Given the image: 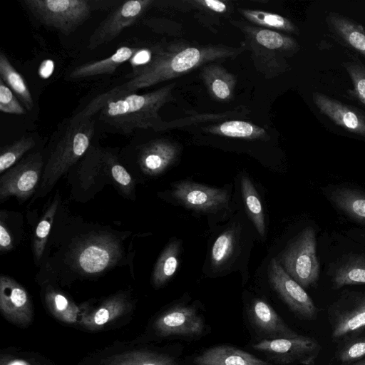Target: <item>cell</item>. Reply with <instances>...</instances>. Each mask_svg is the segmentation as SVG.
Here are the masks:
<instances>
[{
	"instance_id": "836d02e7",
	"label": "cell",
	"mask_w": 365,
	"mask_h": 365,
	"mask_svg": "<svg viewBox=\"0 0 365 365\" xmlns=\"http://www.w3.org/2000/svg\"><path fill=\"white\" fill-rule=\"evenodd\" d=\"M236 245V235L232 230L221 233L215 241L211 251V265L215 269L223 267L232 257Z\"/></svg>"
},
{
	"instance_id": "7a4b0ae2",
	"label": "cell",
	"mask_w": 365,
	"mask_h": 365,
	"mask_svg": "<svg viewBox=\"0 0 365 365\" xmlns=\"http://www.w3.org/2000/svg\"><path fill=\"white\" fill-rule=\"evenodd\" d=\"M243 48L223 45L190 46L173 43L162 46L153 63L139 75L112 90L133 93L175 78L218 59L236 56Z\"/></svg>"
},
{
	"instance_id": "30bf717a",
	"label": "cell",
	"mask_w": 365,
	"mask_h": 365,
	"mask_svg": "<svg viewBox=\"0 0 365 365\" xmlns=\"http://www.w3.org/2000/svg\"><path fill=\"white\" fill-rule=\"evenodd\" d=\"M256 350L272 355L284 364L310 365L319 355L322 346L314 338L298 335L292 338L264 339L253 346Z\"/></svg>"
},
{
	"instance_id": "4fadbf2b",
	"label": "cell",
	"mask_w": 365,
	"mask_h": 365,
	"mask_svg": "<svg viewBox=\"0 0 365 365\" xmlns=\"http://www.w3.org/2000/svg\"><path fill=\"white\" fill-rule=\"evenodd\" d=\"M0 309L10 322L21 326L31 320L32 308L26 290L12 278L0 277Z\"/></svg>"
},
{
	"instance_id": "484cf974",
	"label": "cell",
	"mask_w": 365,
	"mask_h": 365,
	"mask_svg": "<svg viewBox=\"0 0 365 365\" xmlns=\"http://www.w3.org/2000/svg\"><path fill=\"white\" fill-rule=\"evenodd\" d=\"M212 133L230 138L263 139L268 138L266 130L261 127L243 120H228L207 128Z\"/></svg>"
},
{
	"instance_id": "ee69618b",
	"label": "cell",
	"mask_w": 365,
	"mask_h": 365,
	"mask_svg": "<svg viewBox=\"0 0 365 365\" xmlns=\"http://www.w3.org/2000/svg\"><path fill=\"white\" fill-rule=\"evenodd\" d=\"M351 365H365V358L362 359L360 361L354 362V363L351 364Z\"/></svg>"
},
{
	"instance_id": "5bb4252c",
	"label": "cell",
	"mask_w": 365,
	"mask_h": 365,
	"mask_svg": "<svg viewBox=\"0 0 365 365\" xmlns=\"http://www.w3.org/2000/svg\"><path fill=\"white\" fill-rule=\"evenodd\" d=\"M312 99L318 110L336 125L365 137V114L361 110L319 92H314Z\"/></svg>"
},
{
	"instance_id": "8d00e7d4",
	"label": "cell",
	"mask_w": 365,
	"mask_h": 365,
	"mask_svg": "<svg viewBox=\"0 0 365 365\" xmlns=\"http://www.w3.org/2000/svg\"><path fill=\"white\" fill-rule=\"evenodd\" d=\"M336 356L342 364L356 362L365 358V336L348 340L339 349Z\"/></svg>"
},
{
	"instance_id": "ffe728a7",
	"label": "cell",
	"mask_w": 365,
	"mask_h": 365,
	"mask_svg": "<svg viewBox=\"0 0 365 365\" xmlns=\"http://www.w3.org/2000/svg\"><path fill=\"white\" fill-rule=\"evenodd\" d=\"M138 49V47H120L114 53L106 58L88 62L74 68L70 73L69 78L78 79L102 74H112L121 64L129 61Z\"/></svg>"
},
{
	"instance_id": "74e56055",
	"label": "cell",
	"mask_w": 365,
	"mask_h": 365,
	"mask_svg": "<svg viewBox=\"0 0 365 365\" xmlns=\"http://www.w3.org/2000/svg\"><path fill=\"white\" fill-rule=\"evenodd\" d=\"M162 46H153L150 47L138 48L136 52L129 60L132 67V72L129 75L130 78L139 75L144 69L151 65L155 61Z\"/></svg>"
},
{
	"instance_id": "d590c367",
	"label": "cell",
	"mask_w": 365,
	"mask_h": 365,
	"mask_svg": "<svg viewBox=\"0 0 365 365\" xmlns=\"http://www.w3.org/2000/svg\"><path fill=\"white\" fill-rule=\"evenodd\" d=\"M58 205V200H55L47 209L36 228L33 251L36 260H39L43 255Z\"/></svg>"
},
{
	"instance_id": "ac0fdd59",
	"label": "cell",
	"mask_w": 365,
	"mask_h": 365,
	"mask_svg": "<svg viewBox=\"0 0 365 365\" xmlns=\"http://www.w3.org/2000/svg\"><path fill=\"white\" fill-rule=\"evenodd\" d=\"M250 313L255 327L272 339L292 338L299 335L263 300H255L252 304Z\"/></svg>"
},
{
	"instance_id": "e0dca14e",
	"label": "cell",
	"mask_w": 365,
	"mask_h": 365,
	"mask_svg": "<svg viewBox=\"0 0 365 365\" xmlns=\"http://www.w3.org/2000/svg\"><path fill=\"white\" fill-rule=\"evenodd\" d=\"M329 31L341 44L365 57V29L360 24L336 12L326 18Z\"/></svg>"
},
{
	"instance_id": "e575fe53",
	"label": "cell",
	"mask_w": 365,
	"mask_h": 365,
	"mask_svg": "<svg viewBox=\"0 0 365 365\" xmlns=\"http://www.w3.org/2000/svg\"><path fill=\"white\" fill-rule=\"evenodd\" d=\"M35 145L34 138L31 136L22 137L12 143L4 147L0 154V173L12 166Z\"/></svg>"
},
{
	"instance_id": "d6986e66",
	"label": "cell",
	"mask_w": 365,
	"mask_h": 365,
	"mask_svg": "<svg viewBox=\"0 0 365 365\" xmlns=\"http://www.w3.org/2000/svg\"><path fill=\"white\" fill-rule=\"evenodd\" d=\"M196 365H270L254 355L229 346L207 349L194 359Z\"/></svg>"
},
{
	"instance_id": "8fae6325",
	"label": "cell",
	"mask_w": 365,
	"mask_h": 365,
	"mask_svg": "<svg viewBox=\"0 0 365 365\" xmlns=\"http://www.w3.org/2000/svg\"><path fill=\"white\" fill-rule=\"evenodd\" d=\"M269 279L274 289L293 312L307 320L317 318V309L312 298L275 259L269 264Z\"/></svg>"
},
{
	"instance_id": "2e32d148",
	"label": "cell",
	"mask_w": 365,
	"mask_h": 365,
	"mask_svg": "<svg viewBox=\"0 0 365 365\" xmlns=\"http://www.w3.org/2000/svg\"><path fill=\"white\" fill-rule=\"evenodd\" d=\"M179 148L166 139L152 140L142 146L138 163L143 173L155 176L163 173L176 160Z\"/></svg>"
},
{
	"instance_id": "cb8c5ba5",
	"label": "cell",
	"mask_w": 365,
	"mask_h": 365,
	"mask_svg": "<svg viewBox=\"0 0 365 365\" xmlns=\"http://www.w3.org/2000/svg\"><path fill=\"white\" fill-rule=\"evenodd\" d=\"M0 78L15 93L27 110H31L33 108L34 101L28 86L3 51L0 52Z\"/></svg>"
},
{
	"instance_id": "b9f144b4",
	"label": "cell",
	"mask_w": 365,
	"mask_h": 365,
	"mask_svg": "<svg viewBox=\"0 0 365 365\" xmlns=\"http://www.w3.org/2000/svg\"><path fill=\"white\" fill-rule=\"evenodd\" d=\"M195 2L202 4L204 7L217 13H224L227 10L226 4L218 0H202Z\"/></svg>"
},
{
	"instance_id": "60d3db41",
	"label": "cell",
	"mask_w": 365,
	"mask_h": 365,
	"mask_svg": "<svg viewBox=\"0 0 365 365\" xmlns=\"http://www.w3.org/2000/svg\"><path fill=\"white\" fill-rule=\"evenodd\" d=\"M13 248V240L11 234L5 226L4 221L0 222V250L7 252Z\"/></svg>"
},
{
	"instance_id": "44dd1931",
	"label": "cell",
	"mask_w": 365,
	"mask_h": 365,
	"mask_svg": "<svg viewBox=\"0 0 365 365\" xmlns=\"http://www.w3.org/2000/svg\"><path fill=\"white\" fill-rule=\"evenodd\" d=\"M201 76L213 98L221 102L232 98L237 81L225 68L214 63L206 64L202 66Z\"/></svg>"
},
{
	"instance_id": "9c48e42d",
	"label": "cell",
	"mask_w": 365,
	"mask_h": 365,
	"mask_svg": "<svg viewBox=\"0 0 365 365\" xmlns=\"http://www.w3.org/2000/svg\"><path fill=\"white\" fill-rule=\"evenodd\" d=\"M153 2V0L124 1L95 29L89 38L88 48L93 50L115 39L123 30L138 21Z\"/></svg>"
},
{
	"instance_id": "1f68e13d",
	"label": "cell",
	"mask_w": 365,
	"mask_h": 365,
	"mask_svg": "<svg viewBox=\"0 0 365 365\" xmlns=\"http://www.w3.org/2000/svg\"><path fill=\"white\" fill-rule=\"evenodd\" d=\"M240 11L248 21L253 24L289 33L298 32L297 28L291 21L279 14L245 9Z\"/></svg>"
},
{
	"instance_id": "7c38bea8",
	"label": "cell",
	"mask_w": 365,
	"mask_h": 365,
	"mask_svg": "<svg viewBox=\"0 0 365 365\" xmlns=\"http://www.w3.org/2000/svg\"><path fill=\"white\" fill-rule=\"evenodd\" d=\"M172 195L187 208L202 212H214L227 205L226 190L190 181H180L173 185Z\"/></svg>"
},
{
	"instance_id": "277c9868",
	"label": "cell",
	"mask_w": 365,
	"mask_h": 365,
	"mask_svg": "<svg viewBox=\"0 0 365 365\" xmlns=\"http://www.w3.org/2000/svg\"><path fill=\"white\" fill-rule=\"evenodd\" d=\"M24 4L39 22L65 35L82 25L95 6L88 0H24Z\"/></svg>"
},
{
	"instance_id": "52a82bcc",
	"label": "cell",
	"mask_w": 365,
	"mask_h": 365,
	"mask_svg": "<svg viewBox=\"0 0 365 365\" xmlns=\"http://www.w3.org/2000/svg\"><path fill=\"white\" fill-rule=\"evenodd\" d=\"M331 337L348 339L365 329V293L349 292L335 302L328 311Z\"/></svg>"
},
{
	"instance_id": "5b68a950",
	"label": "cell",
	"mask_w": 365,
	"mask_h": 365,
	"mask_svg": "<svg viewBox=\"0 0 365 365\" xmlns=\"http://www.w3.org/2000/svg\"><path fill=\"white\" fill-rule=\"evenodd\" d=\"M282 262L284 270L303 288L317 281L319 263L316 252L315 231L304 229L284 252Z\"/></svg>"
},
{
	"instance_id": "8992f818",
	"label": "cell",
	"mask_w": 365,
	"mask_h": 365,
	"mask_svg": "<svg viewBox=\"0 0 365 365\" xmlns=\"http://www.w3.org/2000/svg\"><path fill=\"white\" fill-rule=\"evenodd\" d=\"M122 256L120 242L110 235L88 237L72 254L75 269L83 274H95L115 265Z\"/></svg>"
},
{
	"instance_id": "f546056e",
	"label": "cell",
	"mask_w": 365,
	"mask_h": 365,
	"mask_svg": "<svg viewBox=\"0 0 365 365\" xmlns=\"http://www.w3.org/2000/svg\"><path fill=\"white\" fill-rule=\"evenodd\" d=\"M104 365H178L171 358L148 351H131L106 359Z\"/></svg>"
},
{
	"instance_id": "f1b7e54d",
	"label": "cell",
	"mask_w": 365,
	"mask_h": 365,
	"mask_svg": "<svg viewBox=\"0 0 365 365\" xmlns=\"http://www.w3.org/2000/svg\"><path fill=\"white\" fill-rule=\"evenodd\" d=\"M241 191L249 215L258 233L263 237L265 232L263 207L257 190L248 177L242 178Z\"/></svg>"
},
{
	"instance_id": "f35d334b",
	"label": "cell",
	"mask_w": 365,
	"mask_h": 365,
	"mask_svg": "<svg viewBox=\"0 0 365 365\" xmlns=\"http://www.w3.org/2000/svg\"><path fill=\"white\" fill-rule=\"evenodd\" d=\"M0 110L4 113L22 115L25 108L19 102L14 92L0 78Z\"/></svg>"
},
{
	"instance_id": "83f0119b",
	"label": "cell",
	"mask_w": 365,
	"mask_h": 365,
	"mask_svg": "<svg viewBox=\"0 0 365 365\" xmlns=\"http://www.w3.org/2000/svg\"><path fill=\"white\" fill-rule=\"evenodd\" d=\"M254 40L268 49L284 52H296L299 45L294 38L271 29L248 27Z\"/></svg>"
},
{
	"instance_id": "7bdbcfd3",
	"label": "cell",
	"mask_w": 365,
	"mask_h": 365,
	"mask_svg": "<svg viewBox=\"0 0 365 365\" xmlns=\"http://www.w3.org/2000/svg\"><path fill=\"white\" fill-rule=\"evenodd\" d=\"M0 365H31L29 363L24 360L16 359H8L1 356Z\"/></svg>"
},
{
	"instance_id": "6da1fadb",
	"label": "cell",
	"mask_w": 365,
	"mask_h": 365,
	"mask_svg": "<svg viewBox=\"0 0 365 365\" xmlns=\"http://www.w3.org/2000/svg\"><path fill=\"white\" fill-rule=\"evenodd\" d=\"M175 86V83H171L144 94L115 92L111 89L96 96L75 115L92 117L99 111L103 121L125 134L138 128L163 130L166 125L158 112L173 100Z\"/></svg>"
},
{
	"instance_id": "ab89813d",
	"label": "cell",
	"mask_w": 365,
	"mask_h": 365,
	"mask_svg": "<svg viewBox=\"0 0 365 365\" xmlns=\"http://www.w3.org/2000/svg\"><path fill=\"white\" fill-rule=\"evenodd\" d=\"M106 160L109 163L111 176L120 190L125 194H130L133 190L134 182L129 173L123 165L115 161L112 156L107 155Z\"/></svg>"
},
{
	"instance_id": "d4e9b609",
	"label": "cell",
	"mask_w": 365,
	"mask_h": 365,
	"mask_svg": "<svg viewBox=\"0 0 365 365\" xmlns=\"http://www.w3.org/2000/svg\"><path fill=\"white\" fill-rule=\"evenodd\" d=\"M365 284V255H353L340 264L333 277L335 289L345 285Z\"/></svg>"
},
{
	"instance_id": "4316f807",
	"label": "cell",
	"mask_w": 365,
	"mask_h": 365,
	"mask_svg": "<svg viewBox=\"0 0 365 365\" xmlns=\"http://www.w3.org/2000/svg\"><path fill=\"white\" fill-rule=\"evenodd\" d=\"M180 243L173 242L163 251L155 265L153 282L159 287L168 282L175 273L179 264Z\"/></svg>"
},
{
	"instance_id": "3957f363",
	"label": "cell",
	"mask_w": 365,
	"mask_h": 365,
	"mask_svg": "<svg viewBox=\"0 0 365 365\" xmlns=\"http://www.w3.org/2000/svg\"><path fill=\"white\" fill-rule=\"evenodd\" d=\"M95 122L91 117L73 115L51 153L42 177L41 187H52L90 147Z\"/></svg>"
},
{
	"instance_id": "d6a6232c",
	"label": "cell",
	"mask_w": 365,
	"mask_h": 365,
	"mask_svg": "<svg viewBox=\"0 0 365 365\" xmlns=\"http://www.w3.org/2000/svg\"><path fill=\"white\" fill-rule=\"evenodd\" d=\"M347 71L353 88L346 91L347 98L354 100L365 107V64L357 57L342 63Z\"/></svg>"
},
{
	"instance_id": "9a60e30c",
	"label": "cell",
	"mask_w": 365,
	"mask_h": 365,
	"mask_svg": "<svg viewBox=\"0 0 365 365\" xmlns=\"http://www.w3.org/2000/svg\"><path fill=\"white\" fill-rule=\"evenodd\" d=\"M155 329L162 336H197L204 329L202 319L189 307H175L162 314L155 322Z\"/></svg>"
},
{
	"instance_id": "603a6c76",
	"label": "cell",
	"mask_w": 365,
	"mask_h": 365,
	"mask_svg": "<svg viewBox=\"0 0 365 365\" xmlns=\"http://www.w3.org/2000/svg\"><path fill=\"white\" fill-rule=\"evenodd\" d=\"M336 207L349 217L360 223H365V193L350 188H339L331 195Z\"/></svg>"
},
{
	"instance_id": "4dcf8cb0",
	"label": "cell",
	"mask_w": 365,
	"mask_h": 365,
	"mask_svg": "<svg viewBox=\"0 0 365 365\" xmlns=\"http://www.w3.org/2000/svg\"><path fill=\"white\" fill-rule=\"evenodd\" d=\"M45 301L49 311L56 319L69 324L76 322L79 308L63 294L50 289L45 294Z\"/></svg>"
},
{
	"instance_id": "ba28073f",
	"label": "cell",
	"mask_w": 365,
	"mask_h": 365,
	"mask_svg": "<svg viewBox=\"0 0 365 365\" xmlns=\"http://www.w3.org/2000/svg\"><path fill=\"white\" fill-rule=\"evenodd\" d=\"M43 165L41 153H32L3 173L0 178L1 201L11 196L21 200L29 197L38 185Z\"/></svg>"
},
{
	"instance_id": "7402d4cb",
	"label": "cell",
	"mask_w": 365,
	"mask_h": 365,
	"mask_svg": "<svg viewBox=\"0 0 365 365\" xmlns=\"http://www.w3.org/2000/svg\"><path fill=\"white\" fill-rule=\"evenodd\" d=\"M130 303L124 294H118L105 301L96 309L82 317L81 324L90 330H96L124 314Z\"/></svg>"
}]
</instances>
